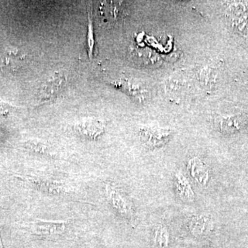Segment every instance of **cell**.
Masks as SVG:
<instances>
[{"mask_svg":"<svg viewBox=\"0 0 248 248\" xmlns=\"http://www.w3.org/2000/svg\"><path fill=\"white\" fill-rule=\"evenodd\" d=\"M140 140L149 148H159L170 140L172 131L166 129L144 128L140 130Z\"/></svg>","mask_w":248,"mask_h":248,"instance_id":"4","label":"cell"},{"mask_svg":"<svg viewBox=\"0 0 248 248\" xmlns=\"http://www.w3.org/2000/svg\"><path fill=\"white\" fill-rule=\"evenodd\" d=\"M106 193L108 200L117 213L125 218L133 217V203L122 190L114 186L107 185Z\"/></svg>","mask_w":248,"mask_h":248,"instance_id":"2","label":"cell"},{"mask_svg":"<svg viewBox=\"0 0 248 248\" xmlns=\"http://www.w3.org/2000/svg\"><path fill=\"white\" fill-rule=\"evenodd\" d=\"M174 186L176 194L181 201L186 203H192L195 202V191L188 179L183 173H175L174 176Z\"/></svg>","mask_w":248,"mask_h":248,"instance_id":"9","label":"cell"},{"mask_svg":"<svg viewBox=\"0 0 248 248\" xmlns=\"http://www.w3.org/2000/svg\"><path fill=\"white\" fill-rule=\"evenodd\" d=\"M31 230L39 234H62L66 229V222L45 221L37 220L30 224Z\"/></svg>","mask_w":248,"mask_h":248,"instance_id":"10","label":"cell"},{"mask_svg":"<svg viewBox=\"0 0 248 248\" xmlns=\"http://www.w3.org/2000/svg\"><path fill=\"white\" fill-rule=\"evenodd\" d=\"M106 126L100 121L87 120L81 121L75 125V130L87 140H97L105 132Z\"/></svg>","mask_w":248,"mask_h":248,"instance_id":"8","label":"cell"},{"mask_svg":"<svg viewBox=\"0 0 248 248\" xmlns=\"http://www.w3.org/2000/svg\"><path fill=\"white\" fill-rule=\"evenodd\" d=\"M217 128L225 135H232L244 130L248 124L247 117L244 115L227 116L217 119Z\"/></svg>","mask_w":248,"mask_h":248,"instance_id":"7","label":"cell"},{"mask_svg":"<svg viewBox=\"0 0 248 248\" xmlns=\"http://www.w3.org/2000/svg\"><path fill=\"white\" fill-rule=\"evenodd\" d=\"M31 148L33 149L34 151L38 152L40 153H46L48 151V148H47L46 146H45V144H42V143H38V142L35 143H31Z\"/></svg>","mask_w":248,"mask_h":248,"instance_id":"15","label":"cell"},{"mask_svg":"<svg viewBox=\"0 0 248 248\" xmlns=\"http://www.w3.org/2000/svg\"><path fill=\"white\" fill-rule=\"evenodd\" d=\"M216 73L211 68H203L200 73L201 84L205 89H211L216 82Z\"/></svg>","mask_w":248,"mask_h":248,"instance_id":"13","label":"cell"},{"mask_svg":"<svg viewBox=\"0 0 248 248\" xmlns=\"http://www.w3.org/2000/svg\"><path fill=\"white\" fill-rule=\"evenodd\" d=\"M66 82V77L61 74L55 75L46 80L37 91V104L53 102L65 89Z\"/></svg>","mask_w":248,"mask_h":248,"instance_id":"1","label":"cell"},{"mask_svg":"<svg viewBox=\"0 0 248 248\" xmlns=\"http://www.w3.org/2000/svg\"><path fill=\"white\" fill-rule=\"evenodd\" d=\"M0 248H2V244H1V238H0Z\"/></svg>","mask_w":248,"mask_h":248,"instance_id":"16","label":"cell"},{"mask_svg":"<svg viewBox=\"0 0 248 248\" xmlns=\"http://www.w3.org/2000/svg\"><path fill=\"white\" fill-rule=\"evenodd\" d=\"M112 84L117 89L121 90L122 92L125 93L129 96L136 98L138 100H141L144 98V90L128 79H120Z\"/></svg>","mask_w":248,"mask_h":248,"instance_id":"11","label":"cell"},{"mask_svg":"<svg viewBox=\"0 0 248 248\" xmlns=\"http://www.w3.org/2000/svg\"><path fill=\"white\" fill-rule=\"evenodd\" d=\"M25 60L26 55L22 50L10 47L0 55V68L7 73H16L22 68Z\"/></svg>","mask_w":248,"mask_h":248,"instance_id":"3","label":"cell"},{"mask_svg":"<svg viewBox=\"0 0 248 248\" xmlns=\"http://www.w3.org/2000/svg\"><path fill=\"white\" fill-rule=\"evenodd\" d=\"M94 43H95V42H94V27H93L92 18L91 17V15L89 14V23H88L87 31V49L89 59L91 60H92L93 57H94Z\"/></svg>","mask_w":248,"mask_h":248,"instance_id":"14","label":"cell"},{"mask_svg":"<svg viewBox=\"0 0 248 248\" xmlns=\"http://www.w3.org/2000/svg\"><path fill=\"white\" fill-rule=\"evenodd\" d=\"M153 241L156 248H169L170 243V233L168 227L159 225L155 228Z\"/></svg>","mask_w":248,"mask_h":248,"instance_id":"12","label":"cell"},{"mask_svg":"<svg viewBox=\"0 0 248 248\" xmlns=\"http://www.w3.org/2000/svg\"><path fill=\"white\" fill-rule=\"evenodd\" d=\"M187 171L197 185L203 187L208 186L210 179V169L200 157L194 156L189 159Z\"/></svg>","mask_w":248,"mask_h":248,"instance_id":"6","label":"cell"},{"mask_svg":"<svg viewBox=\"0 0 248 248\" xmlns=\"http://www.w3.org/2000/svg\"><path fill=\"white\" fill-rule=\"evenodd\" d=\"M188 229L195 237H206L215 230V223L208 215L200 214L191 217L188 222Z\"/></svg>","mask_w":248,"mask_h":248,"instance_id":"5","label":"cell"}]
</instances>
